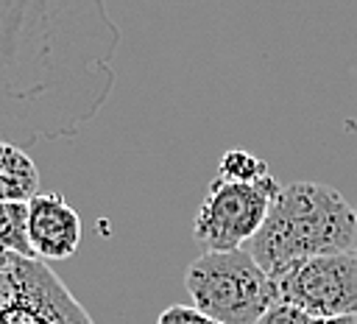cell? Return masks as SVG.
I'll use <instances>...</instances> for the list:
<instances>
[{
  "mask_svg": "<svg viewBox=\"0 0 357 324\" xmlns=\"http://www.w3.org/2000/svg\"><path fill=\"white\" fill-rule=\"evenodd\" d=\"M279 190L282 184L273 176L254 184L212 179L192 223L195 240L206 251H240L262 229Z\"/></svg>",
  "mask_w": 357,
  "mask_h": 324,
  "instance_id": "obj_4",
  "label": "cell"
},
{
  "mask_svg": "<svg viewBox=\"0 0 357 324\" xmlns=\"http://www.w3.org/2000/svg\"><path fill=\"white\" fill-rule=\"evenodd\" d=\"M354 251H357V246H354Z\"/></svg>",
  "mask_w": 357,
  "mask_h": 324,
  "instance_id": "obj_13",
  "label": "cell"
},
{
  "mask_svg": "<svg viewBox=\"0 0 357 324\" xmlns=\"http://www.w3.org/2000/svg\"><path fill=\"white\" fill-rule=\"evenodd\" d=\"M312 324H357V316H329V318H312Z\"/></svg>",
  "mask_w": 357,
  "mask_h": 324,
  "instance_id": "obj_12",
  "label": "cell"
},
{
  "mask_svg": "<svg viewBox=\"0 0 357 324\" xmlns=\"http://www.w3.org/2000/svg\"><path fill=\"white\" fill-rule=\"evenodd\" d=\"M257 324H312V316H307L301 307H293L287 302H273Z\"/></svg>",
  "mask_w": 357,
  "mask_h": 324,
  "instance_id": "obj_10",
  "label": "cell"
},
{
  "mask_svg": "<svg viewBox=\"0 0 357 324\" xmlns=\"http://www.w3.org/2000/svg\"><path fill=\"white\" fill-rule=\"evenodd\" d=\"M265 176H271V173H268V165H265L259 156H254V154H248V151H243V148H231V151H226V154L220 156L218 179H223V182L254 184V182H259V179H265Z\"/></svg>",
  "mask_w": 357,
  "mask_h": 324,
  "instance_id": "obj_9",
  "label": "cell"
},
{
  "mask_svg": "<svg viewBox=\"0 0 357 324\" xmlns=\"http://www.w3.org/2000/svg\"><path fill=\"white\" fill-rule=\"evenodd\" d=\"M39 196V170L25 148L0 142V201H31Z\"/></svg>",
  "mask_w": 357,
  "mask_h": 324,
  "instance_id": "obj_7",
  "label": "cell"
},
{
  "mask_svg": "<svg viewBox=\"0 0 357 324\" xmlns=\"http://www.w3.org/2000/svg\"><path fill=\"white\" fill-rule=\"evenodd\" d=\"M276 299L312 318L357 316V251L307 257L271 274Z\"/></svg>",
  "mask_w": 357,
  "mask_h": 324,
  "instance_id": "obj_5",
  "label": "cell"
},
{
  "mask_svg": "<svg viewBox=\"0 0 357 324\" xmlns=\"http://www.w3.org/2000/svg\"><path fill=\"white\" fill-rule=\"evenodd\" d=\"M357 207L329 184L293 182L273 198L262 229L248 243V254L268 274L287 263L354 251Z\"/></svg>",
  "mask_w": 357,
  "mask_h": 324,
  "instance_id": "obj_1",
  "label": "cell"
},
{
  "mask_svg": "<svg viewBox=\"0 0 357 324\" xmlns=\"http://www.w3.org/2000/svg\"><path fill=\"white\" fill-rule=\"evenodd\" d=\"M28 243L33 257L67 260L81 246V218L61 193H39L28 201Z\"/></svg>",
  "mask_w": 357,
  "mask_h": 324,
  "instance_id": "obj_6",
  "label": "cell"
},
{
  "mask_svg": "<svg viewBox=\"0 0 357 324\" xmlns=\"http://www.w3.org/2000/svg\"><path fill=\"white\" fill-rule=\"evenodd\" d=\"M0 324H92V318L47 263L0 251Z\"/></svg>",
  "mask_w": 357,
  "mask_h": 324,
  "instance_id": "obj_3",
  "label": "cell"
},
{
  "mask_svg": "<svg viewBox=\"0 0 357 324\" xmlns=\"http://www.w3.org/2000/svg\"><path fill=\"white\" fill-rule=\"evenodd\" d=\"M156 324H215L212 318H206L201 310H195L192 304H170L159 313Z\"/></svg>",
  "mask_w": 357,
  "mask_h": 324,
  "instance_id": "obj_11",
  "label": "cell"
},
{
  "mask_svg": "<svg viewBox=\"0 0 357 324\" xmlns=\"http://www.w3.org/2000/svg\"><path fill=\"white\" fill-rule=\"evenodd\" d=\"M184 288L192 307L215 324H257L279 302L273 279L259 263L240 251H204L187 265Z\"/></svg>",
  "mask_w": 357,
  "mask_h": 324,
  "instance_id": "obj_2",
  "label": "cell"
},
{
  "mask_svg": "<svg viewBox=\"0 0 357 324\" xmlns=\"http://www.w3.org/2000/svg\"><path fill=\"white\" fill-rule=\"evenodd\" d=\"M0 251L33 257L28 243V201H0Z\"/></svg>",
  "mask_w": 357,
  "mask_h": 324,
  "instance_id": "obj_8",
  "label": "cell"
}]
</instances>
